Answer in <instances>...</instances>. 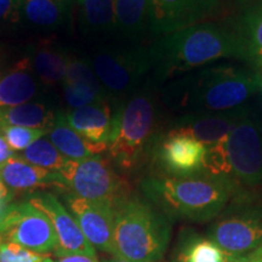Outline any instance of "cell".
<instances>
[{
    "label": "cell",
    "instance_id": "1",
    "mask_svg": "<svg viewBox=\"0 0 262 262\" xmlns=\"http://www.w3.org/2000/svg\"><path fill=\"white\" fill-rule=\"evenodd\" d=\"M148 50L152 70L162 80L219 58L244 57L243 40L234 21H208L165 34Z\"/></svg>",
    "mask_w": 262,
    "mask_h": 262
},
{
    "label": "cell",
    "instance_id": "2",
    "mask_svg": "<svg viewBox=\"0 0 262 262\" xmlns=\"http://www.w3.org/2000/svg\"><path fill=\"white\" fill-rule=\"evenodd\" d=\"M261 72L219 64L173 83L169 96L183 114L217 113L242 107L260 90Z\"/></svg>",
    "mask_w": 262,
    "mask_h": 262
},
{
    "label": "cell",
    "instance_id": "3",
    "mask_svg": "<svg viewBox=\"0 0 262 262\" xmlns=\"http://www.w3.org/2000/svg\"><path fill=\"white\" fill-rule=\"evenodd\" d=\"M143 191L172 217L194 222L216 219L231 201L242 191L227 179L214 178L208 173L195 176H165L149 179Z\"/></svg>",
    "mask_w": 262,
    "mask_h": 262
},
{
    "label": "cell",
    "instance_id": "4",
    "mask_svg": "<svg viewBox=\"0 0 262 262\" xmlns=\"http://www.w3.org/2000/svg\"><path fill=\"white\" fill-rule=\"evenodd\" d=\"M170 234L168 219L139 198H125L114 208V257L159 262L168 248Z\"/></svg>",
    "mask_w": 262,
    "mask_h": 262
},
{
    "label": "cell",
    "instance_id": "5",
    "mask_svg": "<svg viewBox=\"0 0 262 262\" xmlns=\"http://www.w3.org/2000/svg\"><path fill=\"white\" fill-rule=\"evenodd\" d=\"M165 133H160V112L155 94H134L113 116L108 150L118 166L135 168Z\"/></svg>",
    "mask_w": 262,
    "mask_h": 262
},
{
    "label": "cell",
    "instance_id": "6",
    "mask_svg": "<svg viewBox=\"0 0 262 262\" xmlns=\"http://www.w3.org/2000/svg\"><path fill=\"white\" fill-rule=\"evenodd\" d=\"M235 195L208 231V238L229 260L247 256L262 244V203L242 191Z\"/></svg>",
    "mask_w": 262,
    "mask_h": 262
},
{
    "label": "cell",
    "instance_id": "7",
    "mask_svg": "<svg viewBox=\"0 0 262 262\" xmlns=\"http://www.w3.org/2000/svg\"><path fill=\"white\" fill-rule=\"evenodd\" d=\"M66 187L91 202L107 203L113 208L127 198L126 185L102 157L67 160L60 171Z\"/></svg>",
    "mask_w": 262,
    "mask_h": 262
},
{
    "label": "cell",
    "instance_id": "8",
    "mask_svg": "<svg viewBox=\"0 0 262 262\" xmlns=\"http://www.w3.org/2000/svg\"><path fill=\"white\" fill-rule=\"evenodd\" d=\"M228 180L242 186L262 185V145L260 125L249 113L225 136Z\"/></svg>",
    "mask_w": 262,
    "mask_h": 262
},
{
    "label": "cell",
    "instance_id": "9",
    "mask_svg": "<svg viewBox=\"0 0 262 262\" xmlns=\"http://www.w3.org/2000/svg\"><path fill=\"white\" fill-rule=\"evenodd\" d=\"M91 68L106 93L119 96L135 90L152 61L148 48L106 50L94 55Z\"/></svg>",
    "mask_w": 262,
    "mask_h": 262
},
{
    "label": "cell",
    "instance_id": "10",
    "mask_svg": "<svg viewBox=\"0 0 262 262\" xmlns=\"http://www.w3.org/2000/svg\"><path fill=\"white\" fill-rule=\"evenodd\" d=\"M0 238L45 254L57 249V235L44 212L29 202L9 206L0 214Z\"/></svg>",
    "mask_w": 262,
    "mask_h": 262
},
{
    "label": "cell",
    "instance_id": "11",
    "mask_svg": "<svg viewBox=\"0 0 262 262\" xmlns=\"http://www.w3.org/2000/svg\"><path fill=\"white\" fill-rule=\"evenodd\" d=\"M222 0H148V28L157 35L181 31L220 14Z\"/></svg>",
    "mask_w": 262,
    "mask_h": 262
},
{
    "label": "cell",
    "instance_id": "12",
    "mask_svg": "<svg viewBox=\"0 0 262 262\" xmlns=\"http://www.w3.org/2000/svg\"><path fill=\"white\" fill-rule=\"evenodd\" d=\"M33 206L48 216L57 235L58 256L63 255H86L96 258L95 248L89 243L73 215L62 205L54 194L44 193L32 196L28 201Z\"/></svg>",
    "mask_w": 262,
    "mask_h": 262
},
{
    "label": "cell",
    "instance_id": "13",
    "mask_svg": "<svg viewBox=\"0 0 262 262\" xmlns=\"http://www.w3.org/2000/svg\"><path fill=\"white\" fill-rule=\"evenodd\" d=\"M71 214L95 249L116 256L113 243L114 208L107 203L91 202L80 196H68Z\"/></svg>",
    "mask_w": 262,
    "mask_h": 262
},
{
    "label": "cell",
    "instance_id": "14",
    "mask_svg": "<svg viewBox=\"0 0 262 262\" xmlns=\"http://www.w3.org/2000/svg\"><path fill=\"white\" fill-rule=\"evenodd\" d=\"M157 156L170 176H195L204 173L205 145L193 137L165 133L157 145Z\"/></svg>",
    "mask_w": 262,
    "mask_h": 262
},
{
    "label": "cell",
    "instance_id": "15",
    "mask_svg": "<svg viewBox=\"0 0 262 262\" xmlns=\"http://www.w3.org/2000/svg\"><path fill=\"white\" fill-rule=\"evenodd\" d=\"M249 113V108L242 106L226 112L182 114L173 120L172 127L168 133L193 137L205 146L212 145L228 135Z\"/></svg>",
    "mask_w": 262,
    "mask_h": 262
},
{
    "label": "cell",
    "instance_id": "16",
    "mask_svg": "<svg viewBox=\"0 0 262 262\" xmlns=\"http://www.w3.org/2000/svg\"><path fill=\"white\" fill-rule=\"evenodd\" d=\"M62 84L66 103L73 110L107 101L106 90L91 66L84 61L71 60Z\"/></svg>",
    "mask_w": 262,
    "mask_h": 262
},
{
    "label": "cell",
    "instance_id": "17",
    "mask_svg": "<svg viewBox=\"0 0 262 262\" xmlns=\"http://www.w3.org/2000/svg\"><path fill=\"white\" fill-rule=\"evenodd\" d=\"M66 120L75 133L100 148L101 152L108 149L113 114L107 101L73 110L66 116Z\"/></svg>",
    "mask_w": 262,
    "mask_h": 262
},
{
    "label": "cell",
    "instance_id": "18",
    "mask_svg": "<svg viewBox=\"0 0 262 262\" xmlns=\"http://www.w3.org/2000/svg\"><path fill=\"white\" fill-rule=\"evenodd\" d=\"M37 94L38 77L29 57H24L0 79V110L24 104Z\"/></svg>",
    "mask_w": 262,
    "mask_h": 262
},
{
    "label": "cell",
    "instance_id": "19",
    "mask_svg": "<svg viewBox=\"0 0 262 262\" xmlns=\"http://www.w3.org/2000/svg\"><path fill=\"white\" fill-rule=\"evenodd\" d=\"M0 176L6 187L16 191H27L56 185L63 187L61 173L33 165L21 157H12L0 168Z\"/></svg>",
    "mask_w": 262,
    "mask_h": 262
},
{
    "label": "cell",
    "instance_id": "20",
    "mask_svg": "<svg viewBox=\"0 0 262 262\" xmlns=\"http://www.w3.org/2000/svg\"><path fill=\"white\" fill-rule=\"evenodd\" d=\"M28 57L42 85L51 88L63 81L71 60L56 45L49 41L39 42Z\"/></svg>",
    "mask_w": 262,
    "mask_h": 262
},
{
    "label": "cell",
    "instance_id": "21",
    "mask_svg": "<svg viewBox=\"0 0 262 262\" xmlns=\"http://www.w3.org/2000/svg\"><path fill=\"white\" fill-rule=\"evenodd\" d=\"M49 137L58 152L70 160H83L102 153L100 148L72 129L64 114H57L54 126L49 131Z\"/></svg>",
    "mask_w": 262,
    "mask_h": 262
},
{
    "label": "cell",
    "instance_id": "22",
    "mask_svg": "<svg viewBox=\"0 0 262 262\" xmlns=\"http://www.w3.org/2000/svg\"><path fill=\"white\" fill-rule=\"evenodd\" d=\"M234 24L243 40V60L262 67V0L254 3Z\"/></svg>",
    "mask_w": 262,
    "mask_h": 262
},
{
    "label": "cell",
    "instance_id": "23",
    "mask_svg": "<svg viewBox=\"0 0 262 262\" xmlns=\"http://www.w3.org/2000/svg\"><path fill=\"white\" fill-rule=\"evenodd\" d=\"M56 117V114L45 104L24 103L0 110V127L12 125L50 131Z\"/></svg>",
    "mask_w": 262,
    "mask_h": 262
},
{
    "label": "cell",
    "instance_id": "24",
    "mask_svg": "<svg viewBox=\"0 0 262 262\" xmlns=\"http://www.w3.org/2000/svg\"><path fill=\"white\" fill-rule=\"evenodd\" d=\"M228 257L209 238L183 231L172 262H225Z\"/></svg>",
    "mask_w": 262,
    "mask_h": 262
},
{
    "label": "cell",
    "instance_id": "25",
    "mask_svg": "<svg viewBox=\"0 0 262 262\" xmlns=\"http://www.w3.org/2000/svg\"><path fill=\"white\" fill-rule=\"evenodd\" d=\"M67 6L57 0H22L21 18L42 29L57 28L64 24Z\"/></svg>",
    "mask_w": 262,
    "mask_h": 262
},
{
    "label": "cell",
    "instance_id": "26",
    "mask_svg": "<svg viewBox=\"0 0 262 262\" xmlns=\"http://www.w3.org/2000/svg\"><path fill=\"white\" fill-rule=\"evenodd\" d=\"M116 29L137 35L148 28V0H114Z\"/></svg>",
    "mask_w": 262,
    "mask_h": 262
},
{
    "label": "cell",
    "instance_id": "27",
    "mask_svg": "<svg viewBox=\"0 0 262 262\" xmlns=\"http://www.w3.org/2000/svg\"><path fill=\"white\" fill-rule=\"evenodd\" d=\"M81 19L85 27L94 32L116 29L114 0H79Z\"/></svg>",
    "mask_w": 262,
    "mask_h": 262
},
{
    "label": "cell",
    "instance_id": "28",
    "mask_svg": "<svg viewBox=\"0 0 262 262\" xmlns=\"http://www.w3.org/2000/svg\"><path fill=\"white\" fill-rule=\"evenodd\" d=\"M19 157L33 165L51 171H60L68 160L58 152L50 141L44 139H39L33 142L31 146L22 150Z\"/></svg>",
    "mask_w": 262,
    "mask_h": 262
},
{
    "label": "cell",
    "instance_id": "29",
    "mask_svg": "<svg viewBox=\"0 0 262 262\" xmlns=\"http://www.w3.org/2000/svg\"><path fill=\"white\" fill-rule=\"evenodd\" d=\"M0 131L4 135L6 142L11 147L12 150L19 152V150H25L27 147L32 145L33 142L41 139L42 136L49 134L48 130L41 129H31V127L24 126H2Z\"/></svg>",
    "mask_w": 262,
    "mask_h": 262
},
{
    "label": "cell",
    "instance_id": "30",
    "mask_svg": "<svg viewBox=\"0 0 262 262\" xmlns=\"http://www.w3.org/2000/svg\"><path fill=\"white\" fill-rule=\"evenodd\" d=\"M48 256L0 238V262H44Z\"/></svg>",
    "mask_w": 262,
    "mask_h": 262
},
{
    "label": "cell",
    "instance_id": "31",
    "mask_svg": "<svg viewBox=\"0 0 262 262\" xmlns=\"http://www.w3.org/2000/svg\"><path fill=\"white\" fill-rule=\"evenodd\" d=\"M22 0H0V25H12L21 19Z\"/></svg>",
    "mask_w": 262,
    "mask_h": 262
},
{
    "label": "cell",
    "instance_id": "32",
    "mask_svg": "<svg viewBox=\"0 0 262 262\" xmlns=\"http://www.w3.org/2000/svg\"><path fill=\"white\" fill-rule=\"evenodd\" d=\"M14 155V150H12L11 147L9 146V143L6 142L4 135H3L2 131H0V168H2L6 162H9L12 157H15Z\"/></svg>",
    "mask_w": 262,
    "mask_h": 262
},
{
    "label": "cell",
    "instance_id": "33",
    "mask_svg": "<svg viewBox=\"0 0 262 262\" xmlns=\"http://www.w3.org/2000/svg\"><path fill=\"white\" fill-rule=\"evenodd\" d=\"M58 262H97L96 258H93L86 255H63L58 258Z\"/></svg>",
    "mask_w": 262,
    "mask_h": 262
},
{
    "label": "cell",
    "instance_id": "34",
    "mask_svg": "<svg viewBox=\"0 0 262 262\" xmlns=\"http://www.w3.org/2000/svg\"><path fill=\"white\" fill-rule=\"evenodd\" d=\"M250 262H262V244L258 247L256 250H254L253 253H250L245 256Z\"/></svg>",
    "mask_w": 262,
    "mask_h": 262
},
{
    "label": "cell",
    "instance_id": "35",
    "mask_svg": "<svg viewBox=\"0 0 262 262\" xmlns=\"http://www.w3.org/2000/svg\"><path fill=\"white\" fill-rule=\"evenodd\" d=\"M8 194H9L8 187H6L5 183L3 182L2 176H0V201H4L6 196H8Z\"/></svg>",
    "mask_w": 262,
    "mask_h": 262
},
{
    "label": "cell",
    "instance_id": "36",
    "mask_svg": "<svg viewBox=\"0 0 262 262\" xmlns=\"http://www.w3.org/2000/svg\"><path fill=\"white\" fill-rule=\"evenodd\" d=\"M4 64H5V55L4 52L0 50V79L3 78V71H4Z\"/></svg>",
    "mask_w": 262,
    "mask_h": 262
},
{
    "label": "cell",
    "instance_id": "37",
    "mask_svg": "<svg viewBox=\"0 0 262 262\" xmlns=\"http://www.w3.org/2000/svg\"><path fill=\"white\" fill-rule=\"evenodd\" d=\"M228 260H229V258H228ZM229 262H250V261H249L245 256H242V257H237V258H231Z\"/></svg>",
    "mask_w": 262,
    "mask_h": 262
},
{
    "label": "cell",
    "instance_id": "38",
    "mask_svg": "<svg viewBox=\"0 0 262 262\" xmlns=\"http://www.w3.org/2000/svg\"><path fill=\"white\" fill-rule=\"evenodd\" d=\"M104 262H133V261L123 260V258H118V257H112L110 258V260H104Z\"/></svg>",
    "mask_w": 262,
    "mask_h": 262
},
{
    "label": "cell",
    "instance_id": "39",
    "mask_svg": "<svg viewBox=\"0 0 262 262\" xmlns=\"http://www.w3.org/2000/svg\"><path fill=\"white\" fill-rule=\"evenodd\" d=\"M57 2H60L61 4H63V5H66V6H68L71 4L72 2H73V0H57Z\"/></svg>",
    "mask_w": 262,
    "mask_h": 262
},
{
    "label": "cell",
    "instance_id": "40",
    "mask_svg": "<svg viewBox=\"0 0 262 262\" xmlns=\"http://www.w3.org/2000/svg\"><path fill=\"white\" fill-rule=\"evenodd\" d=\"M44 262H54V261H52V258L47 257V258H45V260H44Z\"/></svg>",
    "mask_w": 262,
    "mask_h": 262
},
{
    "label": "cell",
    "instance_id": "41",
    "mask_svg": "<svg viewBox=\"0 0 262 262\" xmlns=\"http://www.w3.org/2000/svg\"><path fill=\"white\" fill-rule=\"evenodd\" d=\"M261 133H260V135H261V145H262V126H261Z\"/></svg>",
    "mask_w": 262,
    "mask_h": 262
},
{
    "label": "cell",
    "instance_id": "42",
    "mask_svg": "<svg viewBox=\"0 0 262 262\" xmlns=\"http://www.w3.org/2000/svg\"><path fill=\"white\" fill-rule=\"evenodd\" d=\"M262 73V72H261ZM260 90H261V93H262V80H261V86H260Z\"/></svg>",
    "mask_w": 262,
    "mask_h": 262
},
{
    "label": "cell",
    "instance_id": "43",
    "mask_svg": "<svg viewBox=\"0 0 262 262\" xmlns=\"http://www.w3.org/2000/svg\"><path fill=\"white\" fill-rule=\"evenodd\" d=\"M225 262H229V260H227V261H225Z\"/></svg>",
    "mask_w": 262,
    "mask_h": 262
}]
</instances>
